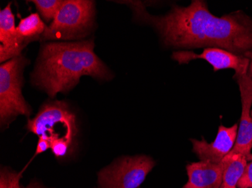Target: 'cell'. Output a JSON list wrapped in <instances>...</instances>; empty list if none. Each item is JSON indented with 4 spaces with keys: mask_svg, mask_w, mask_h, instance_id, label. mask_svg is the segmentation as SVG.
Listing matches in <instances>:
<instances>
[{
    "mask_svg": "<svg viewBox=\"0 0 252 188\" xmlns=\"http://www.w3.org/2000/svg\"><path fill=\"white\" fill-rule=\"evenodd\" d=\"M248 162L243 176L238 183V188H252V154L248 155Z\"/></svg>",
    "mask_w": 252,
    "mask_h": 188,
    "instance_id": "16",
    "label": "cell"
},
{
    "mask_svg": "<svg viewBox=\"0 0 252 188\" xmlns=\"http://www.w3.org/2000/svg\"><path fill=\"white\" fill-rule=\"evenodd\" d=\"M94 41L51 42L42 45L36 69L34 84L50 97L70 91L82 76L109 80L113 78L108 68L94 52Z\"/></svg>",
    "mask_w": 252,
    "mask_h": 188,
    "instance_id": "2",
    "label": "cell"
},
{
    "mask_svg": "<svg viewBox=\"0 0 252 188\" xmlns=\"http://www.w3.org/2000/svg\"><path fill=\"white\" fill-rule=\"evenodd\" d=\"M46 29V26L38 14L32 13L22 18L17 27L18 36L29 43L31 41L39 39Z\"/></svg>",
    "mask_w": 252,
    "mask_h": 188,
    "instance_id": "13",
    "label": "cell"
},
{
    "mask_svg": "<svg viewBox=\"0 0 252 188\" xmlns=\"http://www.w3.org/2000/svg\"><path fill=\"white\" fill-rule=\"evenodd\" d=\"M188 182L183 188H220L222 163L209 161L191 162L186 166Z\"/></svg>",
    "mask_w": 252,
    "mask_h": 188,
    "instance_id": "11",
    "label": "cell"
},
{
    "mask_svg": "<svg viewBox=\"0 0 252 188\" xmlns=\"http://www.w3.org/2000/svg\"><path fill=\"white\" fill-rule=\"evenodd\" d=\"M43 188L41 187L40 185L38 183H31V185H28L27 188Z\"/></svg>",
    "mask_w": 252,
    "mask_h": 188,
    "instance_id": "19",
    "label": "cell"
},
{
    "mask_svg": "<svg viewBox=\"0 0 252 188\" xmlns=\"http://www.w3.org/2000/svg\"><path fill=\"white\" fill-rule=\"evenodd\" d=\"M131 5L135 16L152 25L167 46L219 48L243 56L252 50V18L242 11L219 18L205 1L193 0L187 7L173 5L163 16H153L141 2Z\"/></svg>",
    "mask_w": 252,
    "mask_h": 188,
    "instance_id": "1",
    "label": "cell"
},
{
    "mask_svg": "<svg viewBox=\"0 0 252 188\" xmlns=\"http://www.w3.org/2000/svg\"><path fill=\"white\" fill-rule=\"evenodd\" d=\"M172 58L180 64H186L194 60H204L213 67L214 71L233 69L235 73L249 71L250 60L247 57L235 54L219 48H206L202 54L189 51L174 52Z\"/></svg>",
    "mask_w": 252,
    "mask_h": 188,
    "instance_id": "8",
    "label": "cell"
},
{
    "mask_svg": "<svg viewBox=\"0 0 252 188\" xmlns=\"http://www.w3.org/2000/svg\"><path fill=\"white\" fill-rule=\"evenodd\" d=\"M0 62H4L21 55L28 42L17 33L15 15L11 11V2L0 11Z\"/></svg>",
    "mask_w": 252,
    "mask_h": 188,
    "instance_id": "10",
    "label": "cell"
},
{
    "mask_svg": "<svg viewBox=\"0 0 252 188\" xmlns=\"http://www.w3.org/2000/svg\"><path fill=\"white\" fill-rule=\"evenodd\" d=\"M237 124L230 127L220 125L213 142H209L202 137V140L191 139L192 152L201 161L220 163L223 158L233 150L237 137Z\"/></svg>",
    "mask_w": 252,
    "mask_h": 188,
    "instance_id": "9",
    "label": "cell"
},
{
    "mask_svg": "<svg viewBox=\"0 0 252 188\" xmlns=\"http://www.w3.org/2000/svg\"><path fill=\"white\" fill-rule=\"evenodd\" d=\"M247 156L230 151L222 161L223 174L220 188H238L248 164Z\"/></svg>",
    "mask_w": 252,
    "mask_h": 188,
    "instance_id": "12",
    "label": "cell"
},
{
    "mask_svg": "<svg viewBox=\"0 0 252 188\" xmlns=\"http://www.w3.org/2000/svg\"><path fill=\"white\" fill-rule=\"evenodd\" d=\"M49 148H51L50 142L45 138H39L36 153H35L34 157L37 156L38 155H40L42 153L45 152Z\"/></svg>",
    "mask_w": 252,
    "mask_h": 188,
    "instance_id": "17",
    "label": "cell"
},
{
    "mask_svg": "<svg viewBox=\"0 0 252 188\" xmlns=\"http://www.w3.org/2000/svg\"><path fill=\"white\" fill-rule=\"evenodd\" d=\"M156 162L147 155L119 158L100 171L98 183L101 188H137L155 166Z\"/></svg>",
    "mask_w": 252,
    "mask_h": 188,
    "instance_id": "6",
    "label": "cell"
},
{
    "mask_svg": "<svg viewBox=\"0 0 252 188\" xmlns=\"http://www.w3.org/2000/svg\"><path fill=\"white\" fill-rule=\"evenodd\" d=\"M28 60L20 56L0 66V120L5 125L20 114L28 116L31 107L23 97V71Z\"/></svg>",
    "mask_w": 252,
    "mask_h": 188,
    "instance_id": "5",
    "label": "cell"
},
{
    "mask_svg": "<svg viewBox=\"0 0 252 188\" xmlns=\"http://www.w3.org/2000/svg\"><path fill=\"white\" fill-rule=\"evenodd\" d=\"M21 173L3 169L1 171L0 188H21L20 186Z\"/></svg>",
    "mask_w": 252,
    "mask_h": 188,
    "instance_id": "15",
    "label": "cell"
},
{
    "mask_svg": "<svg viewBox=\"0 0 252 188\" xmlns=\"http://www.w3.org/2000/svg\"><path fill=\"white\" fill-rule=\"evenodd\" d=\"M28 131L50 142L56 158L67 155L77 133L76 117L62 101L44 105L33 119L28 120Z\"/></svg>",
    "mask_w": 252,
    "mask_h": 188,
    "instance_id": "3",
    "label": "cell"
},
{
    "mask_svg": "<svg viewBox=\"0 0 252 188\" xmlns=\"http://www.w3.org/2000/svg\"><path fill=\"white\" fill-rule=\"evenodd\" d=\"M37 8L43 19L47 22L55 19L64 1L62 0H33L31 1Z\"/></svg>",
    "mask_w": 252,
    "mask_h": 188,
    "instance_id": "14",
    "label": "cell"
},
{
    "mask_svg": "<svg viewBox=\"0 0 252 188\" xmlns=\"http://www.w3.org/2000/svg\"><path fill=\"white\" fill-rule=\"evenodd\" d=\"M233 79L240 91L242 114L236 143L231 151L248 156L252 149V77L247 71L235 73Z\"/></svg>",
    "mask_w": 252,
    "mask_h": 188,
    "instance_id": "7",
    "label": "cell"
},
{
    "mask_svg": "<svg viewBox=\"0 0 252 188\" xmlns=\"http://www.w3.org/2000/svg\"><path fill=\"white\" fill-rule=\"evenodd\" d=\"M94 2L89 0H66L39 39L71 40L84 37L93 25Z\"/></svg>",
    "mask_w": 252,
    "mask_h": 188,
    "instance_id": "4",
    "label": "cell"
},
{
    "mask_svg": "<svg viewBox=\"0 0 252 188\" xmlns=\"http://www.w3.org/2000/svg\"><path fill=\"white\" fill-rule=\"evenodd\" d=\"M244 56L245 57H247L248 59H249V60H250V63H249V73L252 77V50L246 52L244 54Z\"/></svg>",
    "mask_w": 252,
    "mask_h": 188,
    "instance_id": "18",
    "label": "cell"
}]
</instances>
